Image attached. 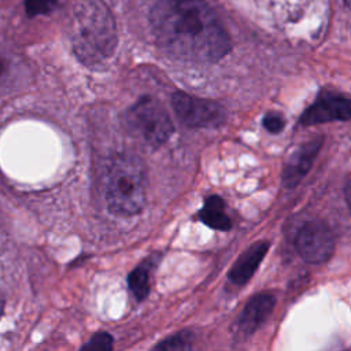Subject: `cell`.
<instances>
[{
    "label": "cell",
    "instance_id": "6da1fadb",
    "mask_svg": "<svg viewBox=\"0 0 351 351\" xmlns=\"http://www.w3.org/2000/svg\"><path fill=\"white\" fill-rule=\"evenodd\" d=\"M159 47L188 62H217L230 49L229 36L203 0H159L149 14Z\"/></svg>",
    "mask_w": 351,
    "mask_h": 351
},
{
    "label": "cell",
    "instance_id": "7a4b0ae2",
    "mask_svg": "<svg viewBox=\"0 0 351 351\" xmlns=\"http://www.w3.org/2000/svg\"><path fill=\"white\" fill-rule=\"evenodd\" d=\"M115 45V25L107 8L96 0L80 4L75 14L73 48L81 62L100 63L111 56Z\"/></svg>",
    "mask_w": 351,
    "mask_h": 351
},
{
    "label": "cell",
    "instance_id": "3957f363",
    "mask_svg": "<svg viewBox=\"0 0 351 351\" xmlns=\"http://www.w3.org/2000/svg\"><path fill=\"white\" fill-rule=\"evenodd\" d=\"M106 202L117 215H134L147 202V177L140 158L121 154L111 162L106 178Z\"/></svg>",
    "mask_w": 351,
    "mask_h": 351
},
{
    "label": "cell",
    "instance_id": "277c9868",
    "mask_svg": "<svg viewBox=\"0 0 351 351\" xmlns=\"http://www.w3.org/2000/svg\"><path fill=\"white\" fill-rule=\"evenodd\" d=\"M128 122L147 144L159 147L173 133V123L165 107L154 97H141L128 112Z\"/></svg>",
    "mask_w": 351,
    "mask_h": 351
},
{
    "label": "cell",
    "instance_id": "5b68a950",
    "mask_svg": "<svg viewBox=\"0 0 351 351\" xmlns=\"http://www.w3.org/2000/svg\"><path fill=\"white\" fill-rule=\"evenodd\" d=\"M171 104L178 119L189 128H217L226 118V111L221 104L184 92L174 93Z\"/></svg>",
    "mask_w": 351,
    "mask_h": 351
},
{
    "label": "cell",
    "instance_id": "8992f818",
    "mask_svg": "<svg viewBox=\"0 0 351 351\" xmlns=\"http://www.w3.org/2000/svg\"><path fill=\"white\" fill-rule=\"evenodd\" d=\"M296 250L303 261L308 263H324L335 251V234L324 221H310L304 223L295 240Z\"/></svg>",
    "mask_w": 351,
    "mask_h": 351
},
{
    "label": "cell",
    "instance_id": "52a82bcc",
    "mask_svg": "<svg viewBox=\"0 0 351 351\" xmlns=\"http://www.w3.org/2000/svg\"><path fill=\"white\" fill-rule=\"evenodd\" d=\"M351 119V97L339 92H322L300 115L304 126Z\"/></svg>",
    "mask_w": 351,
    "mask_h": 351
},
{
    "label": "cell",
    "instance_id": "ba28073f",
    "mask_svg": "<svg viewBox=\"0 0 351 351\" xmlns=\"http://www.w3.org/2000/svg\"><path fill=\"white\" fill-rule=\"evenodd\" d=\"M321 145L322 138L315 137L303 143L295 149V152L287 160L282 171V185L285 188H295L304 178V176L310 171Z\"/></svg>",
    "mask_w": 351,
    "mask_h": 351
},
{
    "label": "cell",
    "instance_id": "9c48e42d",
    "mask_svg": "<svg viewBox=\"0 0 351 351\" xmlns=\"http://www.w3.org/2000/svg\"><path fill=\"white\" fill-rule=\"evenodd\" d=\"M276 304V296L270 292H261L252 296L244 306L239 321L237 329L241 335H252L271 314Z\"/></svg>",
    "mask_w": 351,
    "mask_h": 351
},
{
    "label": "cell",
    "instance_id": "30bf717a",
    "mask_svg": "<svg viewBox=\"0 0 351 351\" xmlns=\"http://www.w3.org/2000/svg\"><path fill=\"white\" fill-rule=\"evenodd\" d=\"M270 244L267 241H256L234 262L229 270V280L236 285H244L256 271L261 262L266 256Z\"/></svg>",
    "mask_w": 351,
    "mask_h": 351
},
{
    "label": "cell",
    "instance_id": "8fae6325",
    "mask_svg": "<svg viewBox=\"0 0 351 351\" xmlns=\"http://www.w3.org/2000/svg\"><path fill=\"white\" fill-rule=\"evenodd\" d=\"M199 219L217 230H229L232 228V221L225 211V202L217 195L208 196L204 200V204L199 211Z\"/></svg>",
    "mask_w": 351,
    "mask_h": 351
},
{
    "label": "cell",
    "instance_id": "7c38bea8",
    "mask_svg": "<svg viewBox=\"0 0 351 351\" xmlns=\"http://www.w3.org/2000/svg\"><path fill=\"white\" fill-rule=\"evenodd\" d=\"M156 258L158 255L149 256L143 263H140L128 277L129 288L133 296L136 298V300H144L149 293L151 277H152V270L156 265Z\"/></svg>",
    "mask_w": 351,
    "mask_h": 351
},
{
    "label": "cell",
    "instance_id": "4fadbf2b",
    "mask_svg": "<svg viewBox=\"0 0 351 351\" xmlns=\"http://www.w3.org/2000/svg\"><path fill=\"white\" fill-rule=\"evenodd\" d=\"M18 75L16 58L7 49L0 47V88L14 85Z\"/></svg>",
    "mask_w": 351,
    "mask_h": 351
},
{
    "label": "cell",
    "instance_id": "5bb4252c",
    "mask_svg": "<svg viewBox=\"0 0 351 351\" xmlns=\"http://www.w3.org/2000/svg\"><path fill=\"white\" fill-rule=\"evenodd\" d=\"M192 335L189 332H181L177 333L166 340H163L160 344H158L155 348L158 350H185L191 347Z\"/></svg>",
    "mask_w": 351,
    "mask_h": 351
},
{
    "label": "cell",
    "instance_id": "9a60e30c",
    "mask_svg": "<svg viewBox=\"0 0 351 351\" xmlns=\"http://www.w3.org/2000/svg\"><path fill=\"white\" fill-rule=\"evenodd\" d=\"M58 4V0H26L25 10L29 16L44 15L51 12Z\"/></svg>",
    "mask_w": 351,
    "mask_h": 351
},
{
    "label": "cell",
    "instance_id": "2e32d148",
    "mask_svg": "<svg viewBox=\"0 0 351 351\" xmlns=\"http://www.w3.org/2000/svg\"><path fill=\"white\" fill-rule=\"evenodd\" d=\"M84 350H100L107 351L112 348V337L108 333H97L86 344L82 346Z\"/></svg>",
    "mask_w": 351,
    "mask_h": 351
},
{
    "label": "cell",
    "instance_id": "e0dca14e",
    "mask_svg": "<svg viewBox=\"0 0 351 351\" xmlns=\"http://www.w3.org/2000/svg\"><path fill=\"white\" fill-rule=\"evenodd\" d=\"M262 123H263L265 129L270 133H280L285 126L284 118L280 114H276V112H267L263 117Z\"/></svg>",
    "mask_w": 351,
    "mask_h": 351
},
{
    "label": "cell",
    "instance_id": "ac0fdd59",
    "mask_svg": "<svg viewBox=\"0 0 351 351\" xmlns=\"http://www.w3.org/2000/svg\"><path fill=\"white\" fill-rule=\"evenodd\" d=\"M344 196H346V202L348 204V208L351 210V180L347 182L346 189H344Z\"/></svg>",
    "mask_w": 351,
    "mask_h": 351
},
{
    "label": "cell",
    "instance_id": "d6986e66",
    "mask_svg": "<svg viewBox=\"0 0 351 351\" xmlns=\"http://www.w3.org/2000/svg\"><path fill=\"white\" fill-rule=\"evenodd\" d=\"M343 3H344V4L351 10V0H343Z\"/></svg>",
    "mask_w": 351,
    "mask_h": 351
}]
</instances>
